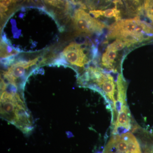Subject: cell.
Returning <instances> with one entry per match:
<instances>
[{"instance_id": "obj_15", "label": "cell", "mask_w": 153, "mask_h": 153, "mask_svg": "<svg viewBox=\"0 0 153 153\" xmlns=\"http://www.w3.org/2000/svg\"><path fill=\"white\" fill-rule=\"evenodd\" d=\"M8 10L7 7H4V6L1 5V14L3 13H5L6 11H7Z\"/></svg>"}, {"instance_id": "obj_6", "label": "cell", "mask_w": 153, "mask_h": 153, "mask_svg": "<svg viewBox=\"0 0 153 153\" xmlns=\"http://www.w3.org/2000/svg\"><path fill=\"white\" fill-rule=\"evenodd\" d=\"M63 54L71 65L83 68L89 62V59L80 44L75 42L70 43L64 49Z\"/></svg>"}, {"instance_id": "obj_3", "label": "cell", "mask_w": 153, "mask_h": 153, "mask_svg": "<svg viewBox=\"0 0 153 153\" xmlns=\"http://www.w3.org/2000/svg\"><path fill=\"white\" fill-rule=\"evenodd\" d=\"M103 153H142L135 137L130 132L113 136Z\"/></svg>"}, {"instance_id": "obj_11", "label": "cell", "mask_w": 153, "mask_h": 153, "mask_svg": "<svg viewBox=\"0 0 153 153\" xmlns=\"http://www.w3.org/2000/svg\"><path fill=\"white\" fill-rule=\"evenodd\" d=\"M19 53V51L11 47L4 41L1 42V58H7L16 55Z\"/></svg>"}, {"instance_id": "obj_13", "label": "cell", "mask_w": 153, "mask_h": 153, "mask_svg": "<svg viewBox=\"0 0 153 153\" xmlns=\"http://www.w3.org/2000/svg\"><path fill=\"white\" fill-rule=\"evenodd\" d=\"M46 3L54 6H57L60 4V0H44Z\"/></svg>"}, {"instance_id": "obj_7", "label": "cell", "mask_w": 153, "mask_h": 153, "mask_svg": "<svg viewBox=\"0 0 153 153\" xmlns=\"http://www.w3.org/2000/svg\"><path fill=\"white\" fill-rule=\"evenodd\" d=\"M36 58L30 61H20L13 64L7 71L3 73L5 79L10 82L16 83V79L22 78L25 74L26 70L30 66L35 65L38 61Z\"/></svg>"}, {"instance_id": "obj_2", "label": "cell", "mask_w": 153, "mask_h": 153, "mask_svg": "<svg viewBox=\"0 0 153 153\" xmlns=\"http://www.w3.org/2000/svg\"><path fill=\"white\" fill-rule=\"evenodd\" d=\"M80 83L100 92L114 112L117 100V85L110 74L101 68L90 67L80 78Z\"/></svg>"}, {"instance_id": "obj_9", "label": "cell", "mask_w": 153, "mask_h": 153, "mask_svg": "<svg viewBox=\"0 0 153 153\" xmlns=\"http://www.w3.org/2000/svg\"><path fill=\"white\" fill-rule=\"evenodd\" d=\"M117 85V100L114 113L119 112L124 105H127L126 101L127 83L122 74H119L116 82Z\"/></svg>"}, {"instance_id": "obj_18", "label": "cell", "mask_w": 153, "mask_h": 153, "mask_svg": "<svg viewBox=\"0 0 153 153\" xmlns=\"http://www.w3.org/2000/svg\"><path fill=\"white\" fill-rule=\"evenodd\" d=\"M133 1H135L138 2L139 1V0H133Z\"/></svg>"}, {"instance_id": "obj_8", "label": "cell", "mask_w": 153, "mask_h": 153, "mask_svg": "<svg viewBox=\"0 0 153 153\" xmlns=\"http://www.w3.org/2000/svg\"><path fill=\"white\" fill-rule=\"evenodd\" d=\"M116 117L112 132L114 135L127 132L131 128V115L127 105L121 108Z\"/></svg>"}, {"instance_id": "obj_4", "label": "cell", "mask_w": 153, "mask_h": 153, "mask_svg": "<svg viewBox=\"0 0 153 153\" xmlns=\"http://www.w3.org/2000/svg\"><path fill=\"white\" fill-rule=\"evenodd\" d=\"M73 24L77 32L87 35L101 34L106 27L104 23L91 17L81 9L74 12Z\"/></svg>"}, {"instance_id": "obj_1", "label": "cell", "mask_w": 153, "mask_h": 153, "mask_svg": "<svg viewBox=\"0 0 153 153\" xmlns=\"http://www.w3.org/2000/svg\"><path fill=\"white\" fill-rule=\"evenodd\" d=\"M108 39H118L129 47L153 40V26L139 17L123 19L114 22L108 28Z\"/></svg>"}, {"instance_id": "obj_5", "label": "cell", "mask_w": 153, "mask_h": 153, "mask_svg": "<svg viewBox=\"0 0 153 153\" xmlns=\"http://www.w3.org/2000/svg\"><path fill=\"white\" fill-rule=\"evenodd\" d=\"M126 47H128L126 43L118 39L108 45L102 56L101 64L102 68L113 72H118L120 52Z\"/></svg>"}, {"instance_id": "obj_16", "label": "cell", "mask_w": 153, "mask_h": 153, "mask_svg": "<svg viewBox=\"0 0 153 153\" xmlns=\"http://www.w3.org/2000/svg\"><path fill=\"white\" fill-rule=\"evenodd\" d=\"M23 1H24V0H13V2L14 3L20 2H22Z\"/></svg>"}, {"instance_id": "obj_17", "label": "cell", "mask_w": 153, "mask_h": 153, "mask_svg": "<svg viewBox=\"0 0 153 153\" xmlns=\"http://www.w3.org/2000/svg\"><path fill=\"white\" fill-rule=\"evenodd\" d=\"M146 153H153V151H152V152H147Z\"/></svg>"}, {"instance_id": "obj_12", "label": "cell", "mask_w": 153, "mask_h": 153, "mask_svg": "<svg viewBox=\"0 0 153 153\" xmlns=\"http://www.w3.org/2000/svg\"><path fill=\"white\" fill-rule=\"evenodd\" d=\"M143 8L146 16L153 25V0H145Z\"/></svg>"}, {"instance_id": "obj_14", "label": "cell", "mask_w": 153, "mask_h": 153, "mask_svg": "<svg viewBox=\"0 0 153 153\" xmlns=\"http://www.w3.org/2000/svg\"><path fill=\"white\" fill-rule=\"evenodd\" d=\"M13 2V0H1V5L7 7Z\"/></svg>"}, {"instance_id": "obj_10", "label": "cell", "mask_w": 153, "mask_h": 153, "mask_svg": "<svg viewBox=\"0 0 153 153\" xmlns=\"http://www.w3.org/2000/svg\"><path fill=\"white\" fill-rule=\"evenodd\" d=\"M90 13L93 15L94 18H99L102 17L106 19H114L115 20V22L120 21L121 19L120 11L118 10L116 6L114 8L107 9L105 10H91L90 11Z\"/></svg>"}]
</instances>
